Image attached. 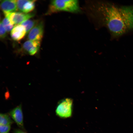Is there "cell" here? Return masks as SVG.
Masks as SVG:
<instances>
[{
	"instance_id": "obj_1",
	"label": "cell",
	"mask_w": 133,
	"mask_h": 133,
	"mask_svg": "<svg viewBox=\"0 0 133 133\" xmlns=\"http://www.w3.org/2000/svg\"><path fill=\"white\" fill-rule=\"evenodd\" d=\"M95 17L99 27L106 28L114 37L133 30V5H119L100 1L96 7Z\"/></svg>"
},
{
	"instance_id": "obj_2",
	"label": "cell",
	"mask_w": 133,
	"mask_h": 133,
	"mask_svg": "<svg viewBox=\"0 0 133 133\" xmlns=\"http://www.w3.org/2000/svg\"><path fill=\"white\" fill-rule=\"evenodd\" d=\"M82 12L78 0H54L50 1L46 15H51L60 12L79 14Z\"/></svg>"
},
{
	"instance_id": "obj_3",
	"label": "cell",
	"mask_w": 133,
	"mask_h": 133,
	"mask_svg": "<svg viewBox=\"0 0 133 133\" xmlns=\"http://www.w3.org/2000/svg\"><path fill=\"white\" fill-rule=\"evenodd\" d=\"M34 15L33 13H25L21 12H15L9 14L5 17H7L11 23L14 26L21 24L33 17Z\"/></svg>"
},
{
	"instance_id": "obj_4",
	"label": "cell",
	"mask_w": 133,
	"mask_h": 133,
	"mask_svg": "<svg viewBox=\"0 0 133 133\" xmlns=\"http://www.w3.org/2000/svg\"><path fill=\"white\" fill-rule=\"evenodd\" d=\"M72 100L66 98L62 101L58 105L56 110L57 114L63 117L70 116L71 114Z\"/></svg>"
},
{
	"instance_id": "obj_5",
	"label": "cell",
	"mask_w": 133,
	"mask_h": 133,
	"mask_svg": "<svg viewBox=\"0 0 133 133\" xmlns=\"http://www.w3.org/2000/svg\"><path fill=\"white\" fill-rule=\"evenodd\" d=\"M43 22H39L28 33V37L30 40L41 41L44 31Z\"/></svg>"
},
{
	"instance_id": "obj_6",
	"label": "cell",
	"mask_w": 133,
	"mask_h": 133,
	"mask_svg": "<svg viewBox=\"0 0 133 133\" xmlns=\"http://www.w3.org/2000/svg\"><path fill=\"white\" fill-rule=\"evenodd\" d=\"M41 42L39 41L28 40L23 44L22 48L26 53L33 55L37 53L39 49Z\"/></svg>"
},
{
	"instance_id": "obj_7",
	"label": "cell",
	"mask_w": 133,
	"mask_h": 133,
	"mask_svg": "<svg viewBox=\"0 0 133 133\" xmlns=\"http://www.w3.org/2000/svg\"><path fill=\"white\" fill-rule=\"evenodd\" d=\"M36 0H17L18 10L21 12L29 13L34 9Z\"/></svg>"
},
{
	"instance_id": "obj_8",
	"label": "cell",
	"mask_w": 133,
	"mask_h": 133,
	"mask_svg": "<svg viewBox=\"0 0 133 133\" xmlns=\"http://www.w3.org/2000/svg\"><path fill=\"white\" fill-rule=\"evenodd\" d=\"M0 7L5 17L9 14L18 10L17 0H1Z\"/></svg>"
},
{
	"instance_id": "obj_9",
	"label": "cell",
	"mask_w": 133,
	"mask_h": 133,
	"mask_svg": "<svg viewBox=\"0 0 133 133\" xmlns=\"http://www.w3.org/2000/svg\"><path fill=\"white\" fill-rule=\"evenodd\" d=\"M9 114L18 126L23 129V116L21 105L12 110L10 112Z\"/></svg>"
},
{
	"instance_id": "obj_10",
	"label": "cell",
	"mask_w": 133,
	"mask_h": 133,
	"mask_svg": "<svg viewBox=\"0 0 133 133\" xmlns=\"http://www.w3.org/2000/svg\"><path fill=\"white\" fill-rule=\"evenodd\" d=\"M27 33L25 27L19 24L16 25L11 31L10 35L14 40L19 41L25 36Z\"/></svg>"
},
{
	"instance_id": "obj_11",
	"label": "cell",
	"mask_w": 133,
	"mask_h": 133,
	"mask_svg": "<svg viewBox=\"0 0 133 133\" xmlns=\"http://www.w3.org/2000/svg\"><path fill=\"white\" fill-rule=\"evenodd\" d=\"M39 22L37 20L28 19L20 24L25 27L27 34Z\"/></svg>"
},
{
	"instance_id": "obj_12",
	"label": "cell",
	"mask_w": 133,
	"mask_h": 133,
	"mask_svg": "<svg viewBox=\"0 0 133 133\" xmlns=\"http://www.w3.org/2000/svg\"><path fill=\"white\" fill-rule=\"evenodd\" d=\"M13 123V121L8 114L3 113L0 114V125H11Z\"/></svg>"
},
{
	"instance_id": "obj_13",
	"label": "cell",
	"mask_w": 133,
	"mask_h": 133,
	"mask_svg": "<svg viewBox=\"0 0 133 133\" xmlns=\"http://www.w3.org/2000/svg\"><path fill=\"white\" fill-rule=\"evenodd\" d=\"M2 22L7 32L11 31L14 28V25L11 23L7 17H5L4 18Z\"/></svg>"
},
{
	"instance_id": "obj_14",
	"label": "cell",
	"mask_w": 133,
	"mask_h": 133,
	"mask_svg": "<svg viewBox=\"0 0 133 133\" xmlns=\"http://www.w3.org/2000/svg\"><path fill=\"white\" fill-rule=\"evenodd\" d=\"M0 37L1 39H3L6 37L7 31L3 25L1 21L0 25Z\"/></svg>"
},
{
	"instance_id": "obj_15",
	"label": "cell",
	"mask_w": 133,
	"mask_h": 133,
	"mask_svg": "<svg viewBox=\"0 0 133 133\" xmlns=\"http://www.w3.org/2000/svg\"><path fill=\"white\" fill-rule=\"evenodd\" d=\"M11 125H0V133H9L11 129Z\"/></svg>"
},
{
	"instance_id": "obj_16",
	"label": "cell",
	"mask_w": 133,
	"mask_h": 133,
	"mask_svg": "<svg viewBox=\"0 0 133 133\" xmlns=\"http://www.w3.org/2000/svg\"><path fill=\"white\" fill-rule=\"evenodd\" d=\"M14 133H26L22 130L18 129H16L14 130Z\"/></svg>"
}]
</instances>
